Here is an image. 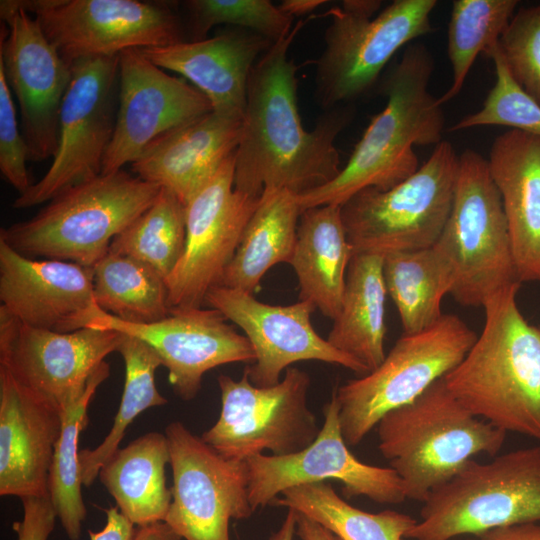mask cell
Here are the masks:
<instances>
[{
	"instance_id": "7402d4cb",
	"label": "cell",
	"mask_w": 540,
	"mask_h": 540,
	"mask_svg": "<svg viewBox=\"0 0 540 540\" xmlns=\"http://www.w3.org/2000/svg\"><path fill=\"white\" fill-rule=\"evenodd\" d=\"M0 301L31 327L56 332L88 328L102 311L93 290V268L27 257L0 239Z\"/></svg>"
},
{
	"instance_id": "9a60e30c",
	"label": "cell",
	"mask_w": 540,
	"mask_h": 540,
	"mask_svg": "<svg viewBox=\"0 0 540 540\" xmlns=\"http://www.w3.org/2000/svg\"><path fill=\"white\" fill-rule=\"evenodd\" d=\"M0 16V68L19 104L29 160H46L57 150L59 114L72 67L20 0H2Z\"/></svg>"
},
{
	"instance_id": "d6986e66",
	"label": "cell",
	"mask_w": 540,
	"mask_h": 540,
	"mask_svg": "<svg viewBox=\"0 0 540 540\" xmlns=\"http://www.w3.org/2000/svg\"><path fill=\"white\" fill-rule=\"evenodd\" d=\"M118 88L114 131L101 174L122 170L161 136L213 110L203 93L166 73L140 49L119 55Z\"/></svg>"
},
{
	"instance_id": "74e56055",
	"label": "cell",
	"mask_w": 540,
	"mask_h": 540,
	"mask_svg": "<svg viewBox=\"0 0 540 540\" xmlns=\"http://www.w3.org/2000/svg\"><path fill=\"white\" fill-rule=\"evenodd\" d=\"M185 7L190 41L207 38L209 30L219 24L255 32L273 43L293 28V18L268 0H190Z\"/></svg>"
},
{
	"instance_id": "484cf974",
	"label": "cell",
	"mask_w": 540,
	"mask_h": 540,
	"mask_svg": "<svg viewBox=\"0 0 540 540\" xmlns=\"http://www.w3.org/2000/svg\"><path fill=\"white\" fill-rule=\"evenodd\" d=\"M488 167L496 185L520 282L540 281V138L510 129L493 141Z\"/></svg>"
},
{
	"instance_id": "7a4b0ae2",
	"label": "cell",
	"mask_w": 540,
	"mask_h": 540,
	"mask_svg": "<svg viewBox=\"0 0 540 540\" xmlns=\"http://www.w3.org/2000/svg\"><path fill=\"white\" fill-rule=\"evenodd\" d=\"M434 69L431 52L412 42L385 76L381 92L386 106L371 118L340 173L329 183L298 195L303 210L323 205L342 206L360 190H389L414 174V146L442 141L444 114L428 90Z\"/></svg>"
},
{
	"instance_id": "c3c4849f",
	"label": "cell",
	"mask_w": 540,
	"mask_h": 540,
	"mask_svg": "<svg viewBox=\"0 0 540 540\" xmlns=\"http://www.w3.org/2000/svg\"><path fill=\"white\" fill-rule=\"evenodd\" d=\"M297 512L288 509L286 517L278 531L273 533L269 540H293L296 534Z\"/></svg>"
},
{
	"instance_id": "d4e9b609",
	"label": "cell",
	"mask_w": 540,
	"mask_h": 540,
	"mask_svg": "<svg viewBox=\"0 0 540 540\" xmlns=\"http://www.w3.org/2000/svg\"><path fill=\"white\" fill-rule=\"evenodd\" d=\"M242 119L211 111L161 136L131 164L139 178L186 206L236 152Z\"/></svg>"
},
{
	"instance_id": "8fae6325",
	"label": "cell",
	"mask_w": 540,
	"mask_h": 540,
	"mask_svg": "<svg viewBox=\"0 0 540 540\" xmlns=\"http://www.w3.org/2000/svg\"><path fill=\"white\" fill-rule=\"evenodd\" d=\"M221 412L201 439L222 457L236 461L262 454L286 456L309 446L320 428L307 406L310 376L296 367L270 387H256L243 372L240 380L217 378Z\"/></svg>"
},
{
	"instance_id": "30bf717a",
	"label": "cell",
	"mask_w": 540,
	"mask_h": 540,
	"mask_svg": "<svg viewBox=\"0 0 540 540\" xmlns=\"http://www.w3.org/2000/svg\"><path fill=\"white\" fill-rule=\"evenodd\" d=\"M477 334L459 316L403 334L374 370L334 390L348 446L359 444L388 412L413 402L465 357Z\"/></svg>"
},
{
	"instance_id": "7bdbcfd3",
	"label": "cell",
	"mask_w": 540,
	"mask_h": 540,
	"mask_svg": "<svg viewBox=\"0 0 540 540\" xmlns=\"http://www.w3.org/2000/svg\"><path fill=\"white\" fill-rule=\"evenodd\" d=\"M106 524L98 532L88 531L90 540H133L137 529L118 509L111 507L105 511Z\"/></svg>"
},
{
	"instance_id": "8992f818",
	"label": "cell",
	"mask_w": 540,
	"mask_h": 540,
	"mask_svg": "<svg viewBox=\"0 0 540 540\" xmlns=\"http://www.w3.org/2000/svg\"><path fill=\"white\" fill-rule=\"evenodd\" d=\"M379 0H344L329 9L325 48L315 61V95L326 110L370 92L404 45L433 31L436 0H395L376 16Z\"/></svg>"
},
{
	"instance_id": "ffe728a7",
	"label": "cell",
	"mask_w": 540,
	"mask_h": 540,
	"mask_svg": "<svg viewBox=\"0 0 540 540\" xmlns=\"http://www.w3.org/2000/svg\"><path fill=\"white\" fill-rule=\"evenodd\" d=\"M204 304L220 311L245 333L255 361L244 372L256 387L278 384L282 371L299 361L337 364L360 376L368 373L361 363L334 348L314 330L311 314L316 307L311 302L270 305L252 294L218 285L208 291Z\"/></svg>"
},
{
	"instance_id": "cb8c5ba5",
	"label": "cell",
	"mask_w": 540,
	"mask_h": 540,
	"mask_svg": "<svg viewBox=\"0 0 540 540\" xmlns=\"http://www.w3.org/2000/svg\"><path fill=\"white\" fill-rule=\"evenodd\" d=\"M272 44L255 32L235 27L211 38L140 51L156 66L189 81L207 97L213 111L243 119L250 74Z\"/></svg>"
},
{
	"instance_id": "277c9868",
	"label": "cell",
	"mask_w": 540,
	"mask_h": 540,
	"mask_svg": "<svg viewBox=\"0 0 540 540\" xmlns=\"http://www.w3.org/2000/svg\"><path fill=\"white\" fill-rule=\"evenodd\" d=\"M377 433L378 449L400 477L406 498L422 503L474 456L497 455L507 434L467 410L443 378L385 414Z\"/></svg>"
},
{
	"instance_id": "681fc988",
	"label": "cell",
	"mask_w": 540,
	"mask_h": 540,
	"mask_svg": "<svg viewBox=\"0 0 540 540\" xmlns=\"http://www.w3.org/2000/svg\"><path fill=\"white\" fill-rule=\"evenodd\" d=\"M538 328H539V331H540V326H538Z\"/></svg>"
},
{
	"instance_id": "d6a6232c",
	"label": "cell",
	"mask_w": 540,
	"mask_h": 540,
	"mask_svg": "<svg viewBox=\"0 0 540 540\" xmlns=\"http://www.w3.org/2000/svg\"><path fill=\"white\" fill-rule=\"evenodd\" d=\"M280 495L271 505L309 517L340 540H402L418 521L395 510L370 513L355 508L326 482L298 485Z\"/></svg>"
},
{
	"instance_id": "4316f807",
	"label": "cell",
	"mask_w": 540,
	"mask_h": 540,
	"mask_svg": "<svg viewBox=\"0 0 540 540\" xmlns=\"http://www.w3.org/2000/svg\"><path fill=\"white\" fill-rule=\"evenodd\" d=\"M352 256L341 206L303 210L289 262L298 279L299 300L311 302L324 316L334 320L342 306Z\"/></svg>"
},
{
	"instance_id": "e575fe53",
	"label": "cell",
	"mask_w": 540,
	"mask_h": 540,
	"mask_svg": "<svg viewBox=\"0 0 540 540\" xmlns=\"http://www.w3.org/2000/svg\"><path fill=\"white\" fill-rule=\"evenodd\" d=\"M117 351L125 365V383L113 425L104 440L93 449L79 452L82 485L90 487L103 464L119 448L128 426L143 411L167 403L155 384L156 369L162 365L157 353L144 341L121 333Z\"/></svg>"
},
{
	"instance_id": "836d02e7",
	"label": "cell",
	"mask_w": 540,
	"mask_h": 540,
	"mask_svg": "<svg viewBox=\"0 0 540 540\" xmlns=\"http://www.w3.org/2000/svg\"><path fill=\"white\" fill-rule=\"evenodd\" d=\"M109 373L110 366L104 361L92 375L86 389L60 407L62 427L51 463L48 491L57 518L70 540L80 538L87 514L81 492L79 436L88 423V405Z\"/></svg>"
},
{
	"instance_id": "8d00e7d4",
	"label": "cell",
	"mask_w": 540,
	"mask_h": 540,
	"mask_svg": "<svg viewBox=\"0 0 540 540\" xmlns=\"http://www.w3.org/2000/svg\"><path fill=\"white\" fill-rule=\"evenodd\" d=\"M517 5V0L453 1L447 33L452 82L438 98L441 106L459 94L477 56L499 42Z\"/></svg>"
},
{
	"instance_id": "e0dca14e",
	"label": "cell",
	"mask_w": 540,
	"mask_h": 540,
	"mask_svg": "<svg viewBox=\"0 0 540 540\" xmlns=\"http://www.w3.org/2000/svg\"><path fill=\"white\" fill-rule=\"evenodd\" d=\"M339 406L332 392L323 408L324 422L305 449L286 456L258 454L246 462L250 504L255 511L271 505L284 490L307 483L336 480L347 497L365 496L378 504H401L404 485L390 467L358 460L349 450L339 425Z\"/></svg>"
},
{
	"instance_id": "9c48e42d",
	"label": "cell",
	"mask_w": 540,
	"mask_h": 540,
	"mask_svg": "<svg viewBox=\"0 0 540 540\" xmlns=\"http://www.w3.org/2000/svg\"><path fill=\"white\" fill-rule=\"evenodd\" d=\"M459 155L442 140L429 158L389 190L367 187L341 206L347 238L355 253L385 255L435 245L449 218Z\"/></svg>"
},
{
	"instance_id": "83f0119b",
	"label": "cell",
	"mask_w": 540,
	"mask_h": 540,
	"mask_svg": "<svg viewBox=\"0 0 540 540\" xmlns=\"http://www.w3.org/2000/svg\"><path fill=\"white\" fill-rule=\"evenodd\" d=\"M168 463L167 436L153 431L119 447L100 468L98 477L119 511L141 527L166 519L172 501L166 484Z\"/></svg>"
},
{
	"instance_id": "d590c367",
	"label": "cell",
	"mask_w": 540,
	"mask_h": 540,
	"mask_svg": "<svg viewBox=\"0 0 540 540\" xmlns=\"http://www.w3.org/2000/svg\"><path fill=\"white\" fill-rule=\"evenodd\" d=\"M186 242V206L161 188L157 198L110 244L109 251L133 257L165 280L180 260Z\"/></svg>"
},
{
	"instance_id": "f35d334b",
	"label": "cell",
	"mask_w": 540,
	"mask_h": 540,
	"mask_svg": "<svg viewBox=\"0 0 540 540\" xmlns=\"http://www.w3.org/2000/svg\"><path fill=\"white\" fill-rule=\"evenodd\" d=\"M494 63L495 83L482 108L466 115L449 128L450 132L478 126H507L540 138V104L513 80L499 42L487 53Z\"/></svg>"
},
{
	"instance_id": "7dc6e473",
	"label": "cell",
	"mask_w": 540,
	"mask_h": 540,
	"mask_svg": "<svg viewBox=\"0 0 540 540\" xmlns=\"http://www.w3.org/2000/svg\"><path fill=\"white\" fill-rule=\"evenodd\" d=\"M326 2V0H284L278 6L293 18L308 15Z\"/></svg>"
},
{
	"instance_id": "ba28073f",
	"label": "cell",
	"mask_w": 540,
	"mask_h": 540,
	"mask_svg": "<svg viewBox=\"0 0 540 540\" xmlns=\"http://www.w3.org/2000/svg\"><path fill=\"white\" fill-rule=\"evenodd\" d=\"M452 279L450 295L463 306H482L496 293L521 284L501 197L488 161L466 149L449 218L433 245Z\"/></svg>"
},
{
	"instance_id": "f1b7e54d",
	"label": "cell",
	"mask_w": 540,
	"mask_h": 540,
	"mask_svg": "<svg viewBox=\"0 0 540 540\" xmlns=\"http://www.w3.org/2000/svg\"><path fill=\"white\" fill-rule=\"evenodd\" d=\"M387 290L383 255L355 253L349 263L344 297L327 341L359 363L368 373L385 359Z\"/></svg>"
},
{
	"instance_id": "6da1fadb",
	"label": "cell",
	"mask_w": 540,
	"mask_h": 540,
	"mask_svg": "<svg viewBox=\"0 0 540 540\" xmlns=\"http://www.w3.org/2000/svg\"><path fill=\"white\" fill-rule=\"evenodd\" d=\"M303 25L298 21L273 43L250 74L235 152L234 188L253 197L268 188L300 195L329 183L341 171L334 143L352 120L354 107L326 110L312 130L304 129L297 103V66L288 56Z\"/></svg>"
},
{
	"instance_id": "5b68a950",
	"label": "cell",
	"mask_w": 540,
	"mask_h": 540,
	"mask_svg": "<svg viewBox=\"0 0 540 540\" xmlns=\"http://www.w3.org/2000/svg\"><path fill=\"white\" fill-rule=\"evenodd\" d=\"M160 189L123 170L100 174L65 189L32 218L2 228L0 239L30 258L93 267Z\"/></svg>"
},
{
	"instance_id": "ee69618b",
	"label": "cell",
	"mask_w": 540,
	"mask_h": 540,
	"mask_svg": "<svg viewBox=\"0 0 540 540\" xmlns=\"http://www.w3.org/2000/svg\"><path fill=\"white\" fill-rule=\"evenodd\" d=\"M479 538L480 540H540V525L524 523L499 527L484 532Z\"/></svg>"
},
{
	"instance_id": "52a82bcc",
	"label": "cell",
	"mask_w": 540,
	"mask_h": 540,
	"mask_svg": "<svg viewBox=\"0 0 540 540\" xmlns=\"http://www.w3.org/2000/svg\"><path fill=\"white\" fill-rule=\"evenodd\" d=\"M412 540H450L464 534L540 521V446L469 460L423 502Z\"/></svg>"
},
{
	"instance_id": "1f68e13d",
	"label": "cell",
	"mask_w": 540,
	"mask_h": 540,
	"mask_svg": "<svg viewBox=\"0 0 540 540\" xmlns=\"http://www.w3.org/2000/svg\"><path fill=\"white\" fill-rule=\"evenodd\" d=\"M92 268L94 298L104 312L136 324L157 322L170 314L166 280L147 264L108 251Z\"/></svg>"
},
{
	"instance_id": "60d3db41",
	"label": "cell",
	"mask_w": 540,
	"mask_h": 540,
	"mask_svg": "<svg viewBox=\"0 0 540 540\" xmlns=\"http://www.w3.org/2000/svg\"><path fill=\"white\" fill-rule=\"evenodd\" d=\"M28 160L29 150L18 124L12 92L0 68V171L19 195L33 184L26 167Z\"/></svg>"
},
{
	"instance_id": "f6af8a7d",
	"label": "cell",
	"mask_w": 540,
	"mask_h": 540,
	"mask_svg": "<svg viewBox=\"0 0 540 540\" xmlns=\"http://www.w3.org/2000/svg\"><path fill=\"white\" fill-rule=\"evenodd\" d=\"M296 535L301 540H340L321 524L299 512H297Z\"/></svg>"
},
{
	"instance_id": "7c38bea8",
	"label": "cell",
	"mask_w": 540,
	"mask_h": 540,
	"mask_svg": "<svg viewBox=\"0 0 540 540\" xmlns=\"http://www.w3.org/2000/svg\"><path fill=\"white\" fill-rule=\"evenodd\" d=\"M72 78L58 123V145L45 175L12 203L17 209L48 202L65 189L92 179L112 139L116 118L119 56L91 57L71 64Z\"/></svg>"
},
{
	"instance_id": "4dcf8cb0",
	"label": "cell",
	"mask_w": 540,
	"mask_h": 540,
	"mask_svg": "<svg viewBox=\"0 0 540 540\" xmlns=\"http://www.w3.org/2000/svg\"><path fill=\"white\" fill-rule=\"evenodd\" d=\"M383 277L403 334L423 331L442 317V299L450 294L452 279L433 246L383 255Z\"/></svg>"
},
{
	"instance_id": "ab89813d",
	"label": "cell",
	"mask_w": 540,
	"mask_h": 540,
	"mask_svg": "<svg viewBox=\"0 0 540 540\" xmlns=\"http://www.w3.org/2000/svg\"><path fill=\"white\" fill-rule=\"evenodd\" d=\"M499 48L513 80L540 104V4L514 13Z\"/></svg>"
},
{
	"instance_id": "f546056e",
	"label": "cell",
	"mask_w": 540,
	"mask_h": 540,
	"mask_svg": "<svg viewBox=\"0 0 540 540\" xmlns=\"http://www.w3.org/2000/svg\"><path fill=\"white\" fill-rule=\"evenodd\" d=\"M301 213L296 193L265 189L220 285L254 295L269 269L282 262L289 264Z\"/></svg>"
},
{
	"instance_id": "3957f363",
	"label": "cell",
	"mask_w": 540,
	"mask_h": 540,
	"mask_svg": "<svg viewBox=\"0 0 540 540\" xmlns=\"http://www.w3.org/2000/svg\"><path fill=\"white\" fill-rule=\"evenodd\" d=\"M521 284L483 305L482 332L443 379L472 414L507 432L540 440V331L521 314Z\"/></svg>"
},
{
	"instance_id": "ac0fdd59",
	"label": "cell",
	"mask_w": 540,
	"mask_h": 540,
	"mask_svg": "<svg viewBox=\"0 0 540 540\" xmlns=\"http://www.w3.org/2000/svg\"><path fill=\"white\" fill-rule=\"evenodd\" d=\"M122 334L83 328L56 332L31 327L0 308V368L59 408L80 395Z\"/></svg>"
},
{
	"instance_id": "5bb4252c",
	"label": "cell",
	"mask_w": 540,
	"mask_h": 540,
	"mask_svg": "<svg viewBox=\"0 0 540 540\" xmlns=\"http://www.w3.org/2000/svg\"><path fill=\"white\" fill-rule=\"evenodd\" d=\"M165 435L173 485L164 522L185 540H230L231 519L254 513L246 462L222 457L181 422H171Z\"/></svg>"
},
{
	"instance_id": "603a6c76",
	"label": "cell",
	"mask_w": 540,
	"mask_h": 540,
	"mask_svg": "<svg viewBox=\"0 0 540 540\" xmlns=\"http://www.w3.org/2000/svg\"><path fill=\"white\" fill-rule=\"evenodd\" d=\"M60 408L0 368V495L49 496Z\"/></svg>"
},
{
	"instance_id": "2e32d148",
	"label": "cell",
	"mask_w": 540,
	"mask_h": 540,
	"mask_svg": "<svg viewBox=\"0 0 540 540\" xmlns=\"http://www.w3.org/2000/svg\"><path fill=\"white\" fill-rule=\"evenodd\" d=\"M234 167L235 153L186 205L185 248L166 280L171 309L204 305L208 291L220 285L258 206L261 196L234 188Z\"/></svg>"
},
{
	"instance_id": "44dd1931",
	"label": "cell",
	"mask_w": 540,
	"mask_h": 540,
	"mask_svg": "<svg viewBox=\"0 0 540 540\" xmlns=\"http://www.w3.org/2000/svg\"><path fill=\"white\" fill-rule=\"evenodd\" d=\"M88 328L114 330L147 343L168 369L174 392L185 401L197 396L207 371L255 361L248 338L210 307L173 308L166 318L147 324L124 322L102 310Z\"/></svg>"
},
{
	"instance_id": "bcb514c9",
	"label": "cell",
	"mask_w": 540,
	"mask_h": 540,
	"mask_svg": "<svg viewBox=\"0 0 540 540\" xmlns=\"http://www.w3.org/2000/svg\"><path fill=\"white\" fill-rule=\"evenodd\" d=\"M133 540H182V538L165 522L139 527Z\"/></svg>"
},
{
	"instance_id": "4fadbf2b",
	"label": "cell",
	"mask_w": 540,
	"mask_h": 540,
	"mask_svg": "<svg viewBox=\"0 0 540 540\" xmlns=\"http://www.w3.org/2000/svg\"><path fill=\"white\" fill-rule=\"evenodd\" d=\"M61 57L72 64L117 57L129 49L183 40L179 18L165 3L138 0H24Z\"/></svg>"
},
{
	"instance_id": "b9f144b4",
	"label": "cell",
	"mask_w": 540,
	"mask_h": 540,
	"mask_svg": "<svg viewBox=\"0 0 540 540\" xmlns=\"http://www.w3.org/2000/svg\"><path fill=\"white\" fill-rule=\"evenodd\" d=\"M21 501L23 518L13 524L17 540H48L57 518L49 496L27 497Z\"/></svg>"
}]
</instances>
